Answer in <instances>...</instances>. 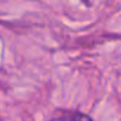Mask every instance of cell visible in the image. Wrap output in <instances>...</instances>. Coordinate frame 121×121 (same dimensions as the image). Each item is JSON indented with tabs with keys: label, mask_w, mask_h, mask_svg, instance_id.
<instances>
[{
	"label": "cell",
	"mask_w": 121,
	"mask_h": 121,
	"mask_svg": "<svg viewBox=\"0 0 121 121\" xmlns=\"http://www.w3.org/2000/svg\"><path fill=\"white\" fill-rule=\"evenodd\" d=\"M51 121H92V120L89 116L82 115V113H65V115H61Z\"/></svg>",
	"instance_id": "cell-1"
}]
</instances>
